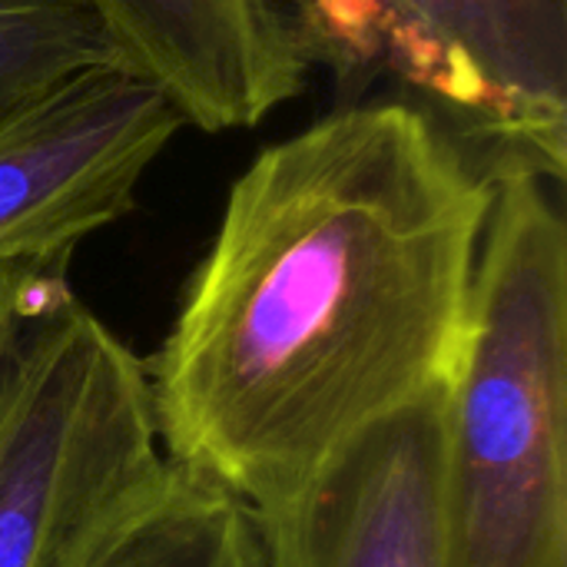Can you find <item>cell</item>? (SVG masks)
Returning <instances> with one entry per match:
<instances>
[{
  "label": "cell",
  "mask_w": 567,
  "mask_h": 567,
  "mask_svg": "<svg viewBox=\"0 0 567 567\" xmlns=\"http://www.w3.org/2000/svg\"><path fill=\"white\" fill-rule=\"evenodd\" d=\"M495 186L409 103H339L233 179L143 362L169 465L246 512L462 359Z\"/></svg>",
  "instance_id": "1"
},
{
  "label": "cell",
  "mask_w": 567,
  "mask_h": 567,
  "mask_svg": "<svg viewBox=\"0 0 567 567\" xmlns=\"http://www.w3.org/2000/svg\"><path fill=\"white\" fill-rule=\"evenodd\" d=\"M555 183L495 186L445 392L449 567H567V223Z\"/></svg>",
  "instance_id": "2"
},
{
  "label": "cell",
  "mask_w": 567,
  "mask_h": 567,
  "mask_svg": "<svg viewBox=\"0 0 567 567\" xmlns=\"http://www.w3.org/2000/svg\"><path fill=\"white\" fill-rule=\"evenodd\" d=\"M336 106H415L492 186L567 176V0H282Z\"/></svg>",
  "instance_id": "3"
},
{
  "label": "cell",
  "mask_w": 567,
  "mask_h": 567,
  "mask_svg": "<svg viewBox=\"0 0 567 567\" xmlns=\"http://www.w3.org/2000/svg\"><path fill=\"white\" fill-rule=\"evenodd\" d=\"M143 359L73 292L0 362V567H66L166 468Z\"/></svg>",
  "instance_id": "4"
},
{
  "label": "cell",
  "mask_w": 567,
  "mask_h": 567,
  "mask_svg": "<svg viewBox=\"0 0 567 567\" xmlns=\"http://www.w3.org/2000/svg\"><path fill=\"white\" fill-rule=\"evenodd\" d=\"M186 126L126 66L83 70L0 120V266L66 272L80 243L126 219Z\"/></svg>",
  "instance_id": "5"
},
{
  "label": "cell",
  "mask_w": 567,
  "mask_h": 567,
  "mask_svg": "<svg viewBox=\"0 0 567 567\" xmlns=\"http://www.w3.org/2000/svg\"><path fill=\"white\" fill-rule=\"evenodd\" d=\"M445 392L362 429L249 512L262 567H449Z\"/></svg>",
  "instance_id": "6"
},
{
  "label": "cell",
  "mask_w": 567,
  "mask_h": 567,
  "mask_svg": "<svg viewBox=\"0 0 567 567\" xmlns=\"http://www.w3.org/2000/svg\"><path fill=\"white\" fill-rule=\"evenodd\" d=\"M126 70L153 80L186 126L252 130L292 103L312 66L282 0H86Z\"/></svg>",
  "instance_id": "7"
},
{
  "label": "cell",
  "mask_w": 567,
  "mask_h": 567,
  "mask_svg": "<svg viewBox=\"0 0 567 567\" xmlns=\"http://www.w3.org/2000/svg\"><path fill=\"white\" fill-rule=\"evenodd\" d=\"M66 567H262V551L236 498L166 465L76 548Z\"/></svg>",
  "instance_id": "8"
},
{
  "label": "cell",
  "mask_w": 567,
  "mask_h": 567,
  "mask_svg": "<svg viewBox=\"0 0 567 567\" xmlns=\"http://www.w3.org/2000/svg\"><path fill=\"white\" fill-rule=\"evenodd\" d=\"M96 66L123 60L86 0H0V120Z\"/></svg>",
  "instance_id": "9"
},
{
  "label": "cell",
  "mask_w": 567,
  "mask_h": 567,
  "mask_svg": "<svg viewBox=\"0 0 567 567\" xmlns=\"http://www.w3.org/2000/svg\"><path fill=\"white\" fill-rule=\"evenodd\" d=\"M73 289L66 272L40 266H0V362L23 326L53 309Z\"/></svg>",
  "instance_id": "10"
}]
</instances>
